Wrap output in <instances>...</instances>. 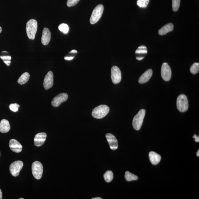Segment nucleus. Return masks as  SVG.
<instances>
[{"label": "nucleus", "mask_w": 199, "mask_h": 199, "mask_svg": "<svg viewBox=\"0 0 199 199\" xmlns=\"http://www.w3.org/2000/svg\"><path fill=\"white\" fill-rule=\"evenodd\" d=\"M104 11V6L102 5H99L94 9L90 18V23L95 24L98 22L101 18Z\"/></svg>", "instance_id": "5"}, {"label": "nucleus", "mask_w": 199, "mask_h": 199, "mask_svg": "<svg viewBox=\"0 0 199 199\" xmlns=\"http://www.w3.org/2000/svg\"><path fill=\"white\" fill-rule=\"evenodd\" d=\"M74 58V57L71 56H66L65 57L64 59L65 60L67 61H71L73 60Z\"/></svg>", "instance_id": "31"}, {"label": "nucleus", "mask_w": 199, "mask_h": 199, "mask_svg": "<svg viewBox=\"0 0 199 199\" xmlns=\"http://www.w3.org/2000/svg\"><path fill=\"white\" fill-rule=\"evenodd\" d=\"M51 33L48 28H44L41 37V43L44 45H47L49 43L51 39Z\"/></svg>", "instance_id": "14"}, {"label": "nucleus", "mask_w": 199, "mask_h": 199, "mask_svg": "<svg viewBox=\"0 0 199 199\" xmlns=\"http://www.w3.org/2000/svg\"><path fill=\"white\" fill-rule=\"evenodd\" d=\"M193 138L195 139V142H199V136H197L196 135H194V136H193Z\"/></svg>", "instance_id": "32"}, {"label": "nucleus", "mask_w": 199, "mask_h": 199, "mask_svg": "<svg viewBox=\"0 0 199 199\" xmlns=\"http://www.w3.org/2000/svg\"><path fill=\"white\" fill-rule=\"evenodd\" d=\"M104 178L105 181L107 183H110L113 179V174L112 171L108 170L104 174Z\"/></svg>", "instance_id": "23"}, {"label": "nucleus", "mask_w": 199, "mask_h": 199, "mask_svg": "<svg viewBox=\"0 0 199 199\" xmlns=\"http://www.w3.org/2000/svg\"><path fill=\"white\" fill-rule=\"evenodd\" d=\"M197 155L198 157L199 156V150H198V152L197 153Z\"/></svg>", "instance_id": "37"}, {"label": "nucleus", "mask_w": 199, "mask_h": 199, "mask_svg": "<svg viewBox=\"0 0 199 199\" xmlns=\"http://www.w3.org/2000/svg\"><path fill=\"white\" fill-rule=\"evenodd\" d=\"M106 137L110 149L113 150L117 149L118 145V141L116 137L112 134L109 133H107Z\"/></svg>", "instance_id": "12"}, {"label": "nucleus", "mask_w": 199, "mask_h": 199, "mask_svg": "<svg viewBox=\"0 0 199 199\" xmlns=\"http://www.w3.org/2000/svg\"><path fill=\"white\" fill-rule=\"evenodd\" d=\"M78 52L76 50L74 49L72 50L70 52V53H77Z\"/></svg>", "instance_id": "34"}, {"label": "nucleus", "mask_w": 199, "mask_h": 199, "mask_svg": "<svg viewBox=\"0 0 199 199\" xmlns=\"http://www.w3.org/2000/svg\"><path fill=\"white\" fill-rule=\"evenodd\" d=\"M0 58L3 60L6 65L7 66H10L11 64V57L7 51H3L2 52L0 55Z\"/></svg>", "instance_id": "20"}, {"label": "nucleus", "mask_w": 199, "mask_h": 199, "mask_svg": "<svg viewBox=\"0 0 199 199\" xmlns=\"http://www.w3.org/2000/svg\"><path fill=\"white\" fill-rule=\"evenodd\" d=\"M0 155H1V152H0Z\"/></svg>", "instance_id": "40"}, {"label": "nucleus", "mask_w": 199, "mask_h": 199, "mask_svg": "<svg viewBox=\"0 0 199 199\" xmlns=\"http://www.w3.org/2000/svg\"><path fill=\"white\" fill-rule=\"evenodd\" d=\"M149 158L151 163L153 165H157L159 163L161 159V157L160 155L154 152H150L149 153Z\"/></svg>", "instance_id": "17"}, {"label": "nucleus", "mask_w": 199, "mask_h": 199, "mask_svg": "<svg viewBox=\"0 0 199 199\" xmlns=\"http://www.w3.org/2000/svg\"><path fill=\"white\" fill-rule=\"evenodd\" d=\"M148 53L147 48L145 46L141 45L135 51L136 54H146Z\"/></svg>", "instance_id": "26"}, {"label": "nucleus", "mask_w": 199, "mask_h": 199, "mask_svg": "<svg viewBox=\"0 0 199 199\" xmlns=\"http://www.w3.org/2000/svg\"><path fill=\"white\" fill-rule=\"evenodd\" d=\"M92 199H102V198H101L100 197H96V198H92Z\"/></svg>", "instance_id": "36"}, {"label": "nucleus", "mask_w": 199, "mask_h": 199, "mask_svg": "<svg viewBox=\"0 0 199 199\" xmlns=\"http://www.w3.org/2000/svg\"><path fill=\"white\" fill-rule=\"evenodd\" d=\"M125 178L126 180L127 181L137 180L138 177L134 174L129 171H126L125 173Z\"/></svg>", "instance_id": "22"}, {"label": "nucleus", "mask_w": 199, "mask_h": 199, "mask_svg": "<svg viewBox=\"0 0 199 199\" xmlns=\"http://www.w3.org/2000/svg\"><path fill=\"white\" fill-rule=\"evenodd\" d=\"M53 85V75L52 72L49 71L45 75L43 82V86L45 90L51 88Z\"/></svg>", "instance_id": "11"}, {"label": "nucleus", "mask_w": 199, "mask_h": 199, "mask_svg": "<svg viewBox=\"0 0 199 199\" xmlns=\"http://www.w3.org/2000/svg\"><path fill=\"white\" fill-rule=\"evenodd\" d=\"M188 101L186 95L183 94L180 95L177 100L178 110L180 112H185L188 110Z\"/></svg>", "instance_id": "4"}, {"label": "nucleus", "mask_w": 199, "mask_h": 199, "mask_svg": "<svg viewBox=\"0 0 199 199\" xmlns=\"http://www.w3.org/2000/svg\"><path fill=\"white\" fill-rule=\"evenodd\" d=\"M2 32V28L0 26V33H1Z\"/></svg>", "instance_id": "38"}, {"label": "nucleus", "mask_w": 199, "mask_h": 199, "mask_svg": "<svg viewBox=\"0 0 199 199\" xmlns=\"http://www.w3.org/2000/svg\"><path fill=\"white\" fill-rule=\"evenodd\" d=\"M9 147L11 150L15 152L18 153L22 151V145L18 141L15 139H11L9 142Z\"/></svg>", "instance_id": "15"}, {"label": "nucleus", "mask_w": 199, "mask_h": 199, "mask_svg": "<svg viewBox=\"0 0 199 199\" xmlns=\"http://www.w3.org/2000/svg\"><path fill=\"white\" fill-rule=\"evenodd\" d=\"M47 134L44 133H39L35 136L34 138V143L35 146L39 147L42 146L46 139Z\"/></svg>", "instance_id": "13"}, {"label": "nucleus", "mask_w": 199, "mask_h": 199, "mask_svg": "<svg viewBox=\"0 0 199 199\" xmlns=\"http://www.w3.org/2000/svg\"><path fill=\"white\" fill-rule=\"evenodd\" d=\"M58 28L61 32L65 34H67L69 30L68 26L67 24L65 23L60 24L58 27Z\"/></svg>", "instance_id": "25"}, {"label": "nucleus", "mask_w": 199, "mask_h": 199, "mask_svg": "<svg viewBox=\"0 0 199 199\" xmlns=\"http://www.w3.org/2000/svg\"><path fill=\"white\" fill-rule=\"evenodd\" d=\"M162 77L166 81H169L171 77V70L169 65L167 63L162 64L161 68Z\"/></svg>", "instance_id": "10"}, {"label": "nucleus", "mask_w": 199, "mask_h": 199, "mask_svg": "<svg viewBox=\"0 0 199 199\" xmlns=\"http://www.w3.org/2000/svg\"><path fill=\"white\" fill-rule=\"evenodd\" d=\"M153 71L151 69L147 70L139 78L138 82L139 83H146L150 79L152 75Z\"/></svg>", "instance_id": "16"}, {"label": "nucleus", "mask_w": 199, "mask_h": 199, "mask_svg": "<svg viewBox=\"0 0 199 199\" xmlns=\"http://www.w3.org/2000/svg\"><path fill=\"white\" fill-rule=\"evenodd\" d=\"M144 58V57H136V58H137V60H139V61L142 60V59Z\"/></svg>", "instance_id": "33"}, {"label": "nucleus", "mask_w": 199, "mask_h": 199, "mask_svg": "<svg viewBox=\"0 0 199 199\" xmlns=\"http://www.w3.org/2000/svg\"><path fill=\"white\" fill-rule=\"evenodd\" d=\"M180 0H172V8L174 11H177L179 8Z\"/></svg>", "instance_id": "28"}, {"label": "nucleus", "mask_w": 199, "mask_h": 199, "mask_svg": "<svg viewBox=\"0 0 199 199\" xmlns=\"http://www.w3.org/2000/svg\"><path fill=\"white\" fill-rule=\"evenodd\" d=\"M2 198V192L1 189H0V199Z\"/></svg>", "instance_id": "35"}, {"label": "nucleus", "mask_w": 199, "mask_h": 199, "mask_svg": "<svg viewBox=\"0 0 199 199\" xmlns=\"http://www.w3.org/2000/svg\"><path fill=\"white\" fill-rule=\"evenodd\" d=\"M30 77V75L28 73H24L19 78L18 81V83L20 85H24L28 81Z\"/></svg>", "instance_id": "21"}, {"label": "nucleus", "mask_w": 199, "mask_h": 199, "mask_svg": "<svg viewBox=\"0 0 199 199\" xmlns=\"http://www.w3.org/2000/svg\"><path fill=\"white\" fill-rule=\"evenodd\" d=\"M109 111V108L107 105H100L93 110L92 116L97 119H101L107 116Z\"/></svg>", "instance_id": "2"}, {"label": "nucleus", "mask_w": 199, "mask_h": 199, "mask_svg": "<svg viewBox=\"0 0 199 199\" xmlns=\"http://www.w3.org/2000/svg\"><path fill=\"white\" fill-rule=\"evenodd\" d=\"M174 28V25L171 23L165 25L159 30L158 33L160 35H165L168 32H171Z\"/></svg>", "instance_id": "18"}, {"label": "nucleus", "mask_w": 199, "mask_h": 199, "mask_svg": "<svg viewBox=\"0 0 199 199\" xmlns=\"http://www.w3.org/2000/svg\"><path fill=\"white\" fill-rule=\"evenodd\" d=\"M37 27V21L34 19H31L27 23L26 31L28 39L32 40L35 39Z\"/></svg>", "instance_id": "1"}, {"label": "nucleus", "mask_w": 199, "mask_h": 199, "mask_svg": "<svg viewBox=\"0 0 199 199\" xmlns=\"http://www.w3.org/2000/svg\"><path fill=\"white\" fill-rule=\"evenodd\" d=\"M149 2V0H138L137 5L141 8H146Z\"/></svg>", "instance_id": "27"}, {"label": "nucleus", "mask_w": 199, "mask_h": 199, "mask_svg": "<svg viewBox=\"0 0 199 199\" xmlns=\"http://www.w3.org/2000/svg\"><path fill=\"white\" fill-rule=\"evenodd\" d=\"M190 71L191 74H196L199 72V64L198 62L194 63L192 66H191Z\"/></svg>", "instance_id": "24"}, {"label": "nucleus", "mask_w": 199, "mask_h": 199, "mask_svg": "<svg viewBox=\"0 0 199 199\" xmlns=\"http://www.w3.org/2000/svg\"><path fill=\"white\" fill-rule=\"evenodd\" d=\"M80 0H68L67 5L69 7L74 6L79 2Z\"/></svg>", "instance_id": "30"}, {"label": "nucleus", "mask_w": 199, "mask_h": 199, "mask_svg": "<svg viewBox=\"0 0 199 199\" xmlns=\"http://www.w3.org/2000/svg\"><path fill=\"white\" fill-rule=\"evenodd\" d=\"M11 127L8 121L3 119L0 122V131L2 133H7L10 130Z\"/></svg>", "instance_id": "19"}, {"label": "nucleus", "mask_w": 199, "mask_h": 199, "mask_svg": "<svg viewBox=\"0 0 199 199\" xmlns=\"http://www.w3.org/2000/svg\"><path fill=\"white\" fill-rule=\"evenodd\" d=\"M68 95L66 93H61L57 95L51 101V104L53 107L57 108L63 102L67 100Z\"/></svg>", "instance_id": "9"}, {"label": "nucleus", "mask_w": 199, "mask_h": 199, "mask_svg": "<svg viewBox=\"0 0 199 199\" xmlns=\"http://www.w3.org/2000/svg\"><path fill=\"white\" fill-rule=\"evenodd\" d=\"M111 78L114 84L119 83L121 80V73L119 68L116 66L111 69Z\"/></svg>", "instance_id": "8"}, {"label": "nucleus", "mask_w": 199, "mask_h": 199, "mask_svg": "<svg viewBox=\"0 0 199 199\" xmlns=\"http://www.w3.org/2000/svg\"><path fill=\"white\" fill-rule=\"evenodd\" d=\"M20 107V105L17 104V103H14L10 105L9 108L11 111L14 112H18L19 108Z\"/></svg>", "instance_id": "29"}, {"label": "nucleus", "mask_w": 199, "mask_h": 199, "mask_svg": "<svg viewBox=\"0 0 199 199\" xmlns=\"http://www.w3.org/2000/svg\"><path fill=\"white\" fill-rule=\"evenodd\" d=\"M23 199L24 198H19V199Z\"/></svg>", "instance_id": "39"}, {"label": "nucleus", "mask_w": 199, "mask_h": 199, "mask_svg": "<svg viewBox=\"0 0 199 199\" xmlns=\"http://www.w3.org/2000/svg\"><path fill=\"white\" fill-rule=\"evenodd\" d=\"M43 171V166L39 161H35L32 165V172L33 176L37 180L41 179Z\"/></svg>", "instance_id": "6"}, {"label": "nucleus", "mask_w": 199, "mask_h": 199, "mask_svg": "<svg viewBox=\"0 0 199 199\" xmlns=\"http://www.w3.org/2000/svg\"><path fill=\"white\" fill-rule=\"evenodd\" d=\"M145 112H146L145 109H141L134 117L133 121V125L135 130L138 131L141 129L145 117Z\"/></svg>", "instance_id": "3"}, {"label": "nucleus", "mask_w": 199, "mask_h": 199, "mask_svg": "<svg viewBox=\"0 0 199 199\" xmlns=\"http://www.w3.org/2000/svg\"><path fill=\"white\" fill-rule=\"evenodd\" d=\"M23 166V163L21 161H16L13 162L11 164L9 168L11 175L14 177L18 176Z\"/></svg>", "instance_id": "7"}]
</instances>
